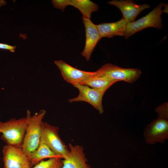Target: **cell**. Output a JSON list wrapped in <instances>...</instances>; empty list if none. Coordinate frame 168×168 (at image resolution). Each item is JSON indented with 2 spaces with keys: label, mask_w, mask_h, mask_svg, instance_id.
I'll return each instance as SVG.
<instances>
[{
  "label": "cell",
  "mask_w": 168,
  "mask_h": 168,
  "mask_svg": "<svg viewBox=\"0 0 168 168\" xmlns=\"http://www.w3.org/2000/svg\"><path fill=\"white\" fill-rule=\"evenodd\" d=\"M45 113L46 111L42 110L31 115L30 112L27 111L28 124L22 148L28 157L37 148L40 142L41 124Z\"/></svg>",
  "instance_id": "6da1fadb"
},
{
  "label": "cell",
  "mask_w": 168,
  "mask_h": 168,
  "mask_svg": "<svg viewBox=\"0 0 168 168\" xmlns=\"http://www.w3.org/2000/svg\"><path fill=\"white\" fill-rule=\"evenodd\" d=\"M27 124L26 117L12 118L4 122L0 121L2 139L7 144L22 147Z\"/></svg>",
  "instance_id": "7a4b0ae2"
},
{
  "label": "cell",
  "mask_w": 168,
  "mask_h": 168,
  "mask_svg": "<svg viewBox=\"0 0 168 168\" xmlns=\"http://www.w3.org/2000/svg\"><path fill=\"white\" fill-rule=\"evenodd\" d=\"M164 4L161 2L146 16L136 21L128 23L124 36L128 39L136 33L148 27H153L159 30L162 29L163 26L161 18L164 12L162 8Z\"/></svg>",
  "instance_id": "3957f363"
},
{
  "label": "cell",
  "mask_w": 168,
  "mask_h": 168,
  "mask_svg": "<svg viewBox=\"0 0 168 168\" xmlns=\"http://www.w3.org/2000/svg\"><path fill=\"white\" fill-rule=\"evenodd\" d=\"M59 128L43 121L41 124V139L56 154L63 159L69 153L68 146L61 138Z\"/></svg>",
  "instance_id": "277c9868"
},
{
  "label": "cell",
  "mask_w": 168,
  "mask_h": 168,
  "mask_svg": "<svg viewBox=\"0 0 168 168\" xmlns=\"http://www.w3.org/2000/svg\"><path fill=\"white\" fill-rule=\"evenodd\" d=\"M95 72V75L117 82L122 81L130 83L137 80L142 74L139 69L124 68L110 63L104 65Z\"/></svg>",
  "instance_id": "5b68a950"
},
{
  "label": "cell",
  "mask_w": 168,
  "mask_h": 168,
  "mask_svg": "<svg viewBox=\"0 0 168 168\" xmlns=\"http://www.w3.org/2000/svg\"><path fill=\"white\" fill-rule=\"evenodd\" d=\"M3 168H31L32 165L22 147L7 144L2 147Z\"/></svg>",
  "instance_id": "8992f818"
},
{
  "label": "cell",
  "mask_w": 168,
  "mask_h": 168,
  "mask_svg": "<svg viewBox=\"0 0 168 168\" xmlns=\"http://www.w3.org/2000/svg\"><path fill=\"white\" fill-rule=\"evenodd\" d=\"M143 136L148 144L164 143L168 138V120L158 117L147 125L144 130Z\"/></svg>",
  "instance_id": "52a82bcc"
},
{
  "label": "cell",
  "mask_w": 168,
  "mask_h": 168,
  "mask_svg": "<svg viewBox=\"0 0 168 168\" xmlns=\"http://www.w3.org/2000/svg\"><path fill=\"white\" fill-rule=\"evenodd\" d=\"M79 91V94L75 98L68 100L69 102L84 101L88 103L102 114L104 110L102 104L103 96L106 92L91 88L87 86L78 84L74 86Z\"/></svg>",
  "instance_id": "ba28073f"
},
{
  "label": "cell",
  "mask_w": 168,
  "mask_h": 168,
  "mask_svg": "<svg viewBox=\"0 0 168 168\" xmlns=\"http://www.w3.org/2000/svg\"><path fill=\"white\" fill-rule=\"evenodd\" d=\"M54 63L60 70L64 80L73 86L80 84L95 74V71L87 72L74 68L63 60L55 61Z\"/></svg>",
  "instance_id": "9c48e42d"
},
{
  "label": "cell",
  "mask_w": 168,
  "mask_h": 168,
  "mask_svg": "<svg viewBox=\"0 0 168 168\" xmlns=\"http://www.w3.org/2000/svg\"><path fill=\"white\" fill-rule=\"evenodd\" d=\"M82 19L85 29L86 42L81 54L89 61L98 42L102 38L96 25L93 23L90 19L83 17Z\"/></svg>",
  "instance_id": "30bf717a"
},
{
  "label": "cell",
  "mask_w": 168,
  "mask_h": 168,
  "mask_svg": "<svg viewBox=\"0 0 168 168\" xmlns=\"http://www.w3.org/2000/svg\"><path fill=\"white\" fill-rule=\"evenodd\" d=\"M107 3L118 8L122 13V18L128 23L135 21L137 16L141 12L150 8L149 4H138L130 0H113Z\"/></svg>",
  "instance_id": "8fae6325"
},
{
  "label": "cell",
  "mask_w": 168,
  "mask_h": 168,
  "mask_svg": "<svg viewBox=\"0 0 168 168\" xmlns=\"http://www.w3.org/2000/svg\"><path fill=\"white\" fill-rule=\"evenodd\" d=\"M68 147L69 153L63 159L62 168H91L87 163V159L82 146L69 143Z\"/></svg>",
  "instance_id": "7c38bea8"
},
{
  "label": "cell",
  "mask_w": 168,
  "mask_h": 168,
  "mask_svg": "<svg viewBox=\"0 0 168 168\" xmlns=\"http://www.w3.org/2000/svg\"><path fill=\"white\" fill-rule=\"evenodd\" d=\"M128 22L123 18L111 23H102L96 26L102 38L124 36Z\"/></svg>",
  "instance_id": "4fadbf2b"
},
{
  "label": "cell",
  "mask_w": 168,
  "mask_h": 168,
  "mask_svg": "<svg viewBox=\"0 0 168 168\" xmlns=\"http://www.w3.org/2000/svg\"><path fill=\"white\" fill-rule=\"evenodd\" d=\"M55 157L61 158L51 150L40 139L37 148L28 157L32 164L35 166L44 159Z\"/></svg>",
  "instance_id": "5bb4252c"
},
{
  "label": "cell",
  "mask_w": 168,
  "mask_h": 168,
  "mask_svg": "<svg viewBox=\"0 0 168 168\" xmlns=\"http://www.w3.org/2000/svg\"><path fill=\"white\" fill-rule=\"evenodd\" d=\"M117 82L106 77L96 75L91 76L82 82L80 84L91 88L106 91L112 85Z\"/></svg>",
  "instance_id": "9a60e30c"
},
{
  "label": "cell",
  "mask_w": 168,
  "mask_h": 168,
  "mask_svg": "<svg viewBox=\"0 0 168 168\" xmlns=\"http://www.w3.org/2000/svg\"><path fill=\"white\" fill-rule=\"evenodd\" d=\"M68 5L78 9L82 14V17L90 19L92 12L98 10V5L89 0H68Z\"/></svg>",
  "instance_id": "2e32d148"
},
{
  "label": "cell",
  "mask_w": 168,
  "mask_h": 168,
  "mask_svg": "<svg viewBox=\"0 0 168 168\" xmlns=\"http://www.w3.org/2000/svg\"><path fill=\"white\" fill-rule=\"evenodd\" d=\"M63 159L55 157L49 158L46 161H42L31 168H62Z\"/></svg>",
  "instance_id": "e0dca14e"
},
{
  "label": "cell",
  "mask_w": 168,
  "mask_h": 168,
  "mask_svg": "<svg viewBox=\"0 0 168 168\" xmlns=\"http://www.w3.org/2000/svg\"><path fill=\"white\" fill-rule=\"evenodd\" d=\"M158 117L168 120L167 104H164L155 109Z\"/></svg>",
  "instance_id": "ac0fdd59"
},
{
  "label": "cell",
  "mask_w": 168,
  "mask_h": 168,
  "mask_svg": "<svg viewBox=\"0 0 168 168\" xmlns=\"http://www.w3.org/2000/svg\"><path fill=\"white\" fill-rule=\"evenodd\" d=\"M52 2L55 8L61 9L63 11L68 6L67 0H53Z\"/></svg>",
  "instance_id": "d6986e66"
},
{
  "label": "cell",
  "mask_w": 168,
  "mask_h": 168,
  "mask_svg": "<svg viewBox=\"0 0 168 168\" xmlns=\"http://www.w3.org/2000/svg\"><path fill=\"white\" fill-rule=\"evenodd\" d=\"M16 47L7 44L0 43V49L9 50L12 52H14Z\"/></svg>",
  "instance_id": "ffe728a7"
}]
</instances>
